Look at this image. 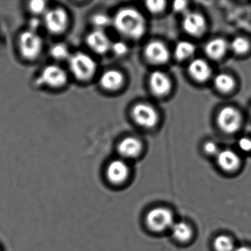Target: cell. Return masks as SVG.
Instances as JSON below:
<instances>
[{"label": "cell", "instance_id": "11", "mask_svg": "<svg viewBox=\"0 0 251 251\" xmlns=\"http://www.w3.org/2000/svg\"><path fill=\"white\" fill-rule=\"evenodd\" d=\"M86 42L90 49L98 54H105L111 49V42L103 30H95L89 33Z\"/></svg>", "mask_w": 251, "mask_h": 251}, {"label": "cell", "instance_id": "18", "mask_svg": "<svg viewBox=\"0 0 251 251\" xmlns=\"http://www.w3.org/2000/svg\"><path fill=\"white\" fill-rule=\"evenodd\" d=\"M227 45L224 39H215L210 41L205 45V51L206 55L213 60H219L226 55Z\"/></svg>", "mask_w": 251, "mask_h": 251}, {"label": "cell", "instance_id": "3", "mask_svg": "<svg viewBox=\"0 0 251 251\" xmlns=\"http://www.w3.org/2000/svg\"><path fill=\"white\" fill-rule=\"evenodd\" d=\"M174 219L173 211L167 207H155L146 214L145 223L151 231L161 233L171 228Z\"/></svg>", "mask_w": 251, "mask_h": 251}, {"label": "cell", "instance_id": "27", "mask_svg": "<svg viewBox=\"0 0 251 251\" xmlns=\"http://www.w3.org/2000/svg\"><path fill=\"white\" fill-rule=\"evenodd\" d=\"M166 2L162 0H151L146 2V8L152 14L161 12L165 8Z\"/></svg>", "mask_w": 251, "mask_h": 251}, {"label": "cell", "instance_id": "4", "mask_svg": "<svg viewBox=\"0 0 251 251\" xmlns=\"http://www.w3.org/2000/svg\"><path fill=\"white\" fill-rule=\"evenodd\" d=\"M21 55L27 60H35L42 52L43 42L36 32L27 30L22 33L19 39Z\"/></svg>", "mask_w": 251, "mask_h": 251}, {"label": "cell", "instance_id": "22", "mask_svg": "<svg viewBox=\"0 0 251 251\" xmlns=\"http://www.w3.org/2000/svg\"><path fill=\"white\" fill-rule=\"evenodd\" d=\"M213 245L215 251H233L236 248L233 239L227 235H219L214 239Z\"/></svg>", "mask_w": 251, "mask_h": 251}, {"label": "cell", "instance_id": "8", "mask_svg": "<svg viewBox=\"0 0 251 251\" xmlns=\"http://www.w3.org/2000/svg\"><path fill=\"white\" fill-rule=\"evenodd\" d=\"M45 25L48 31L60 34L67 29L68 16L64 10L59 8L47 11L45 14Z\"/></svg>", "mask_w": 251, "mask_h": 251}, {"label": "cell", "instance_id": "32", "mask_svg": "<svg viewBox=\"0 0 251 251\" xmlns=\"http://www.w3.org/2000/svg\"><path fill=\"white\" fill-rule=\"evenodd\" d=\"M40 25V22L37 19H33L30 22V30L33 32H36V29Z\"/></svg>", "mask_w": 251, "mask_h": 251}, {"label": "cell", "instance_id": "16", "mask_svg": "<svg viewBox=\"0 0 251 251\" xmlns=\"http://www.w3.org/2000/svg\"><path fill=\"white\" fill-rule=\"evenodd\" d=\"M124 83V76L118 70H111L101 75L100 83L108 91L118 90Z\"/></svg>", "mask_w": 251, "mask_h": 251}, {"label": "cell", "instance_id": "10", "mask_svg": "<svg viewBox=\"0 0 251 251\" xmlns=\"http://www.w3.org/2000/svg\"><path fill=\"white\" fill-rule=\"evenodd\" d=\"M145 55L149 62L162 64L168 61L170 52L164 43L158 41H152L145 48Z\"/></svg>", "mask_w": 251, "mask_h": 251}, {"label": "cell", "instance_id": "25", "mask_svg": "<svg viewBox=\"0 0 251 251\" xmlns=\"http://www.w3.org/2000/svg\"><path fill=\"white\" fill-rule=\"evenodd\" d=\"M50 54L55 59L65 60L70 58V52H69L68 48L66 45L63 44H57L54 45L50 50Z\"/></svg>", "mask_w": 251, "mask_h": 251}, {"label": "cell", "instance_id": "17", "mask_svg": "<svg viewBox=\"0 0 251 251\" xmlns=\"http://www.w3.org/2000/svg\"><path fill=\"white\" fill-rule=\"evenodd\" d=\"M188 70L190 75L199 82L208 80L211 74V68L208 63L201 58L192 61L189 64Z\"/></svg>", "mask_w": 251, "mask_h": 251}, {"label": "cell", "instance_id": "13", "mask_svg": "<svg viewBox=\"0 0 251 251\" xmlns=\"http://www.w3.org/2000/svg\"><path fill=\"white\" fill-rule=\"evenodd\" d=\"M185 31L194 36H199L205 30V20L198 13H188L183 20Z\"/></svg>", "mask_w": 251, "mask_h": 251}, {"label": "cell", "instance_id": "7", "mask_svg": "<svg viewBox=\"0 0 251 251\" xmlns=\"http://www.w3.org/2000/svg\"><path fill=\"white\" fill-rule=\"evenodd\" d=\"M217 121L219 127L225 133H235L240 127V114L233 107H224L219 112Z\"/></svg>", "mask_w": 251, "mask_h": 251}, {"label": "cell", "instance_id": "21", "mask_svg": "<svg viewBox=\"0 0 251 251\" xmlns=\"http://www.w3.org/2000/svg\"><path fill=\"white\" fill-rule=\"evenodd\" d=\"M234 80L231 76L227 74H220L214 79V85L216 88L221 92L227 93L230 92L234 87Z\"/></svg>", "mask_w": 251, "mask_h": 251}, {"label": "cell", "instance_id": "29", "mask_svg": "<svg viewBox=\"0 0 251 251\" xmlns=\"http://www.w3.org/2000/svg\"><path fill=\"white\" fill-rule=\"evenodd\" d=\"M204 151L208 155H217L219 152L218 147L214 142H208L204 145Z\"/></svg>", "mask_w": 251, "mask_h": 251}, {"label": "cell", "instance_id": "28", "mask_svg": "<svg viewBox=\"0 0 251 251\" xmlns=\"http://www.w3.org/2000/svg\"><path fill=\"white\" fill-rule=\"evenodd\" d=\"M111 49L115 55L118 56H123L127 52V45L123 42H117L115 43L111 44Z\"/></svg>", "mask_w": 251, "mask_h": 251}, {"label": "cell", "instance_id": "33", "mask_svg": "<svg viewBox=\"0 0 251 251\" xmlns=\"http://www.w3.org/2000/svg\"><path fill=\"white\" fill-rule=\"evenodd\" d=\"M233 251H251V248L249 246L242 245V246L237 247V248H235Z\"/></svg>", "mask_w": 251, "mask_h": 251}, {"label": "cell", "instance_id": "9", "mask_svg": "<svg viewBox=\"0 0 251 251\" xmlns=\"http://www.w3.org/2000/svg\"><path fill=\"white\" fill-rule=\"evenodd\" d=\"M130 169L123 160L117 159L111 161L106 169V176L110 183L120 185L128 178Z\"/></svg>", "mask_w": 251, "mask_h": 251}, {"label": "cell", "instance_id": "31", "mask_svg": "<svg viewBox=\"0 0 251 251\" xmlns=\"http://www.w3.org/2000/svg\"><path fill=\"white\" fill-rule=\"evenodd\" d=\"M187 7V2L186 1H176L173 2V8L175 11H177V12H181V11H184Z\"/></svg>", "mask_w": 251, "mask_h": 251}, {"label": "cell", "instance_id": "26", "mask_svg": "<svg viewBox=\"0 0 251 251\" xmlns=\"http://www.w3.org/2000/svg\"><path fill=\"white\" fill-rule=\"evenodd\" d=\"M29 8L36 15L45 14L47 12V2L43 0H34L30 2Z\"/></svg>", "mask_w": 251, "mask_h": 251}, {"label": "cell", "instance_id": "20", "mask_svg": "<svg viewBox=\"0 0 251 251\" xmlns=\"http://www.w3.org/2000/svg\"><path fill=\"white\" fill-rule=\"evenodd\" d=\"M195 47L193 44L189 42H180L176 47L175 55L179 61H183L193 55Z\"/></svg>", "mask_w": 251, "mask_h": 251}, {"label": "cell", "instance_id": "30", "mask_svg": "<svg viewBox=\"0 0 251 251\" xmlns=\"http://www.w3.org/2000/svg\"><path fill=\"white\" fill-rule=\"evenodd\" d=\"M239 148L245 152H249L251 151V139L244 137L239 139L238 142Z\"/></svg>", "mask_w": 251, "mask_h": 251}, {"label": "cell", "instance_id": "23", "mask_svg": "<svg viewBox=\"0 0 251 251\" xmlns=\"http://www.w3.org/2000/svg\"><path fill=\"white\" fill-rule=\"evenodd\" d=\"M230 49L236 54L246 53L250 49V44L247 39L242 37H237L232 41Z\"/></svg>", "mask_w": 251, "mask_h": 251}, {"label": "cell", "instance_id": "14", "mask_svg": "<svg viewBox=\"0 0 251 251\" xmlns=\"http://www.w3.org/2000/svg\"><path fill=\"white\" fill-rule=\"evenodd\" d=\"M119 153L123 158H134L139 156L142 152V144L139 139L135 137L125 138L118 145Z\"/></svg>", "mask_w": 251, "mask_h": 251}, {"label": "cell", "instance_id": "12", "mask_svg": "<svg viewBox=\"0 0 251 251\" xmlns=\"http://www.w3.org/2000/svg\"><path fill=\"white\" fill-rule=\"evenodd\" d=\"M149 83L151 91L156 96L165 95L171 89L170 78L162 72H153L150 76Z\"/></svg>", "mask_w": 251, "mask_h": 251}, {"label": "cell", "instance_id": "6", "mask_svg": "<svg viewBox=\"0 0 251 251\" xmlns=\"http://www.w3.org/2000/svg\"><path fill=\"white\" fill-rule=\"evenodd\" d=\"M131 114L135 123L145 128H152L158 123L156 111L148 104L139 103L135 105Z\"/></svg>", "mask_w": 251, "mask_h": 251}, {"label": "cell", "instance_id": "15", "mask_svg": "<svg viewBox=\"0 0 251 251\" xmlns=\"http://www.w3.org/2000/svg\"><path fill=\"white\" fill-rule=\"evenodd\" d=\"M217 162L221 170L226 172H234L240 166V158L230 150H223L217 153Z\"/></svg>", "mask_w": 251, "mask_h": 251}, {"label": "cell", "instance_id": "1", "mask_svg": "<svg viewBox=\"0 0 251 251\" xmlns=\"http://www.w3.org/2000/svg\"><path fill=\"white\" fill-rule=\"evenodd\" d=\"M114 27L120 34L131 39H140L145 32L146 23L142 14L133 8L120 10L113 19Z\"/></svg>", "mask_w": 251, "mask_h": 251}, {"label": "cell", "instance_id": "19", "mask_svg": "<svg viewBox=\"0 0 251 251\" xmlns=\"http://www.w3.org/2000/svg\"><path fill=\"white\" fill-rule=\"evenodd\" d=\"M170 229L173 238L179 242H189L193 236L192 227L185 222H175Z\"/></svg>", "mask_w": 251, "mask_h": 251}, {"label": "cell", "instance_id": "5", "mask_svg": "<svg viewBox=\"0 0 251 251\" xmlns=\"http://www.w3.org/2000/svg\"><path fill=\"white\" fill-rule=\"evenodd\" d=\"M67 75L65 70L56 65H50L45 67L39 78V85H45L52 88H60L67 83Z\"/></svg>", "mask_w": 251, "mask_h": 251}, {"label": "cell", "instance_id": "2", "mask_svg": "<svg viewBox=\"0 0 251 251\" xmlns=\"http://www.w3.org/2000/svg\"><path fill=\"white\" fill-rule=\"evenodd\" d=\"M69 63L73 75L81 81L89 80L96 72L97 64L95 60L84 52H76L70 55Z\"/></svg>", "mask_w": 251, "mask_h": 251}, {"label": "cell", "instance_id": "24", "mask_svg": "<svg viewBox=\"0 0 251 251\" xmlns=\"http://www.w3.org/2000/svg\"><path fill=\"white\" fill-rule=\"evenodd\" d=\"M92 23L96 30H103L112 24L113 20L105 14H98L92 17Z\"/></svg>", "mask_w": 251, "mask_h": 251}]
</instances>
